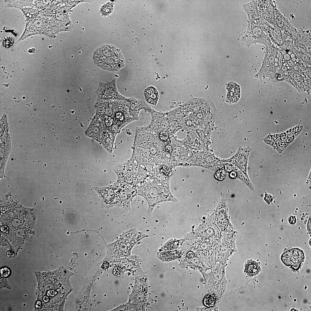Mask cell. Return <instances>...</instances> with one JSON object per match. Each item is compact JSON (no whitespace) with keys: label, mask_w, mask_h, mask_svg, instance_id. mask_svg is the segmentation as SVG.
<instances>
[{"label":"cell","mask_w":311,"mask_h":311,"mask_svg":"<svg viewBox=\"0 0 311 311\" xmlns=\"http://www.w3.org/2000/svg\"><path fill=\"white\" fill-rule=\"evenodd\" d=\"M162 145L154 134L143 126L137 127L131 158L139 163L146 165L152 162Z\"/></svg>","instance_id":"6da1fadb"},{"label":"cell","mask_w":311,"mask_h":311,"mask_svg":"<svg viewBox=\"0 0 311 311\" xmlns=\"http://www.w3.org/2000/svg\"><path fill=\"white\" fill-rule=\"evenodd\" d=\"M92 58L95 65L107 71H117L125 65L121 52L111 45H105L97 48L93 52Z\"/></svg>","instance_id":"7a4b0ae2"},{"label":"cell","mask_w":311,"mask_h":311,"mask_svg":"<svg viewBox=\"0 0 311 311\" xmlns=\"http://www.w3.org/2000/svg\"><path fill=\"white\" fill-rule=\"evenodd\" d=\"M150 236L135 228H131L123 232L111 245V247L115 255L119 257L128 256L130 255L132 248L137 243Z\"/></svg>","instance_id":"3957f363"},{"label":"cell","mask_w":311,"mask_h":311,"mask_svg":"<svg viewBox=\"0 0 311 311\" xmlns=\"http://www.w3.org/2000/svg\"><path fill=\"white\" fill-rule=\"evenodd\" d=\"M302 128V126H298L284 133L268 135L264 141L280 153L294 139Z\"/></svg>","instance_id":"277c9868"},{"label":"cell","mask_w":311,"mask_h":311,"mask_svg":"<svg viewBox=\"0 0 311 311\" xmlns=\"http://www.w3.org/2000/svg\"><path fill=\"white\" fill-rule=\"evenodd\" d=\"M96 92L97 96L96 103L115 100L124 101L126 98L118 92L115 78L106 83L100 81Z\"/></svg>","instance_id":"5b68a950"},{"label":"cell","mask_w":311,"mask_h":311,"mask_svg":"<svg viewBox=\"0 0 311 311\" xmlns=\"http://www.w3.org/2000/svg\"><path fill=\"white\" fill-rule=\"evenodd\" d=\"M115 183L118 192V206L127 211L130 210L131 203L137 195L136 188L124 183L117 181Z\"/></svg>","instance_id":"8992f818"},{"label":"cell","mask_w":311,"mask_h":311,"mask_svg":"<svg viewBox=\"0 0 311 311\" xmlns=\"http://www.w3.org/2000/svg\"><path fill=\"white\" fill-rule=\"evenodd\" d=\"M99 194L103 207L109 208L118 206V195L117 187L113 184L103 187H95Z\"/></svg>","instance_id":"52a82bcc"},{"label":"cell","mask_w":311,"mask_h":311,"mask_svg":"<svg viewBox=\"0 0 311 311\" xmlns=\"http://www.w3.org/2000/svg\"><path fill=\"white\" fill-rule=\"evenodd\" d=\"M251 149L249 147H240L236 153L230 158L222 160L223 162L230 163L238 168L248 178V160Z\"/></svg>","instance_id":"ba28073f"},{"label":"cell","mask_w":311,"mask_h":311,"mask_svg":"<svg viewBox=\"0 0 311 311\" xmlns=\"http://www.w3.org/2000/svg\"><path fill=\"white\" fill-rule=\"evenodd\" d=\"M281 259L286 266H290L294 270H297L304 261V254L303 251L299 249L293 248L284 252Z\"/></svg>","instance_id":"9c48e42d"},{"label":"cell","mask_w":311,"mask_h":311,"mask_svg":"<svg viewBox=\"0 0 311 311\" xmlns=\"http://www.w3.org/2000/svg\"><path fill=\"white\" fill-rule=\"evenodd\" d=\"M106 131L102 119L96 113L85 133L86 136L101 143L103 136Z\"/></svg>","instance_id":"30bf717a"},{"label":"cell","mask_w":311,"mask_h":311,"mask_svg":"<svg viewBox=\"0 0 311 311\" xmlns=\"http://www.w3.org/2000/svg\"><path fill=\"white\" fill-rule=\"evenodd\" d=\"M124 101L128 109L130 115L134 121L139 119L141 110L149 112L152 110L144 101L134 97L126 98Z\"/></svg>","instance_id":"8fae6325"},{"label":"cell","mask_w":311,"mask_h":311,"mask_svg":"<svg viewBox=\"0 0 311 311\" xmlns=\"http://www.w3.org/2000/svg\"><path fill=\"white\" fill-rule=\"evenodd\" d=\"M224 169L228 173L229 177L231 179L237 178L244 182L252 191H254V186L249 178L247 177L237 167L228 162H223Z\"/></svg>","instance_id":"7c38bea8"},{"label":"cell","mask_w":311,"mask_h":311,"mask_svg":"<svg viewBox=\"0 0 311 311\" xmlns=\"http://www.w3.org/2000/svg\"><path fill=\"white\" fill-rule=\"evenodd\" d=\"M227 94L226 102L229 103L237 102L239 100L240 96V86L234 82H230L227 84Z\"/></svg>","instance_id":"4fadbf2b"},{"label":"cell","mask_w":311,"mask_h":311,"mask_svg":"<svg viewBox=\"0 0 311 311\" xmlns=\"http://www.w3.org/2000/svg\"><path fill=\"white\" fill-rule=\"evenodd\" d=\"M145 99L148 103L153 105H157L159 98L157 89L153 86H149L144 91Z\"/></svg>","instance_id":"5bb4252c"},{"label":"cell","mask_w":311,"mask_h":311,"mask_svg":"<svg viewBox=\"0 0 311 311\" xmlns=\"http://www.w3.org/2000/svg\"><path fill=\"white\" fill-rule=\"evenodd\" d=\"M182 251L174 250L165 251L158 253V257L163 261H170L177 259L183 254Z\"/></svg>","instance_id":"9a60e30c"},{"label":"cell","mask_w":311,"mask_h":311,"mask_svg":"<svg viewBox=\"0 0 311 311\" xmlns=\"http://www.w3.org/2000/svg\"><path fill=\"white\" fill-rule=\"evenodd\" d=\"M115 137L112 133L107 130L102 137L101 143L110 153L113 151Z\"/></svg>","instance_id":"2e32d148"},{"label":"cell","mask_w":311,"mask_h":311,"mask_svg":"<svg viewBox=\"0 0 311 311\" xmlns=\"http://www.w3.org/2000/svg\"><path fill=\"white\" fill-rule=\"evenodd\" d=\"M244 266V272L249 276L257 275L261 270L259 263H257L252 259L247 261Z\"/></svg>","instance_id":"e0dca14e"},{"label":"cell","mask_w":311,"mask_h":311,"mask_svg":"<svg viewBox=\"0 0 311 311\" xmlns=\"http://www.w3.org/2000/svg\"><path fill=\"white\" fill-rule=\"evenodd\" d=\"M113 3L108 2L103 5L101 8V14L105 16H106L110 14L113 9Z\"/></svg>","instance_id":"ac0fdd59"},{"label":"cell","mask_w":311,"mask_h":311,"mask_svg":"<svg viewBox=\"0 0 311 311\" xmlns=\"http://www.w3.org/2000/svg\"><path fill=\"white\" fill-rule=\"evenodd\" d=\"M216 300V296L213 294H209L206 295L204 298L203 303L204 305L207 307L213 306Z\"/></svg>","instance_id":"d6986e66"},{"label":"cell","mask_w":311,"mask_h":311,"mask_svg":"<svg viewBox=\"0 0 311 311\" xmlns=\"http://www.w3.org/2000/svg\"><path fill=\"white\" fill-rule=\"evenodd\" d=\"M226 172L224 168H220L216 171L214 177L218 181H223L225 177Z\"/></svg>","instance_id":"ffe728a7"},{"label":"cell","mask_w":311,"mask_h":311,"mask_svg":"<svg viewBox=\"0 0 311 311\" xmlns=\"http://www.w3.org/2000/svg\"><path fill=\"white\" fill-rule=\"evenodd\" d=\"M13 41V39L12 37H5L3 39L2 44L4 47L9 48L12 45Z\"/></svg>","instance_id":"44dd1931"},{"label":"cell","mask_w":311,"mask_h":311,"mask_svg":"<svg viewBox=\"0 0 311 311\" xmlns=\"http://www.w3.org/2000/svg\"><path fill=\"white\" fill-rule=\"evenodd\" d=\"M1 276L4 277L8 276L10 273V270L6 268H2L1 270Z\"/></svg>","instance_id":"7402d4cb"},{"label":"cell","mask_w":311,"mask_h":311,"mask_svg":"<svg viewBox=\"0 0 311 311\" xmlns=\"http://www.w3.org/2000/svg\"><path fill=\"white\" fill-rule=\"evenodd\" d=\"M163 149L166 152L170 153L172 151L173 148L171 145H167L164 147Z\"/></svg>","instance_id":"603a6c76"},{"label":"cell","mask_w":311,"mask_h":311,"mask_svg":"<svg viewBox=\"0 0 311 311\" xmlns=\"http://www.w3.org/2000/svg\"><path fill=\"white\" fill-rule=\"evenodd\" d=\"M57 292L54 290H51L48 291L47 293V295L48 296H53L56 295Z\"/></svg>","instance_id":"cb8c5ba5"},{"label":"cell","mask_w":311,"mask_h":311,"mask_svg":"<svg viewBox=\"0 0 311 311\" xmlns=\"http://www.w3.org/2000/svg\"><path fill=\"white\" fill-rule=\"evenodd\" d=\"M275 76L277 79L279 80H282L283 78V75L280 74L278 73L276 74L275 75Z\"/></svg>","instance_id":"d4e9b609"},{"label":"cell","mask_w":311,"mask_h":311,"mask_svg":"<svg viewBox=\"0 0 311 311\" xmlns=\"http://www.w3.org/2000/svg\"><path fill=\"white\" fill-rule=\"evenodd\" d=\"M109 266V263L107 261H105L103 265V268L104 269H107Z\"/></svg>","instance_id":"484cf974"},{"label":"cell","mask_w":311,"mask_h":311,"mask_svg":"<svg viewBox=\"0 0 311 311\" xmlns=\"http://www.w3.org/2000/svg\"><path fill=\"white\" fill-rule=\"evenodd\" d=\"M42 304L41 301H38L36 304L35 307L38 309H39L41 307Z\"/></svg>","instance_id":"4316f807"},{"label":"cell","mask_w":311,"mask_h":311,"mask_svg":"<svg viewBox=\"0 0 311 311\" xmlns=\"http://www.w3.org/2000/svg\"><path fill=\"white\" fill-rule=\"evenodd\" d=\"M1 230L4 232H7V231H8V227L6 226H2L1 227Z\"/></svg>","instance_id":"83f0119b"},{"label":"cell","mask_w":311,"mask_h":311,"mask_svg":"<svg viewBox=\"0 0 311 311\" xmlns=\"http://www.w3.org/2000/svg\"><path fill=\"white\" fill-rule=\"evenodd\" d=\"M290 218L291 219H292V220H289V222H290V223H292H292H294L295 222V221H295V219H294V220H293V219L295 218V217H293L291 216L290 217Z\"/></svg>","instance_id":"f1b7e54d"},{"label":"cell","mask_w":311,"mask_h":311,"mask_svg":"<svg viewBox=\"0 0 311 311\" xmlns=\"http://www.w3.org/2000/svg\"><path fill=\"white\" fill-rule=\"evenodd\" d=\"M49 298L48 296H45L43 297V300L45 302H47L49 301Z\"/></svg>","instance_id":"f546056e"}]
</instances>
